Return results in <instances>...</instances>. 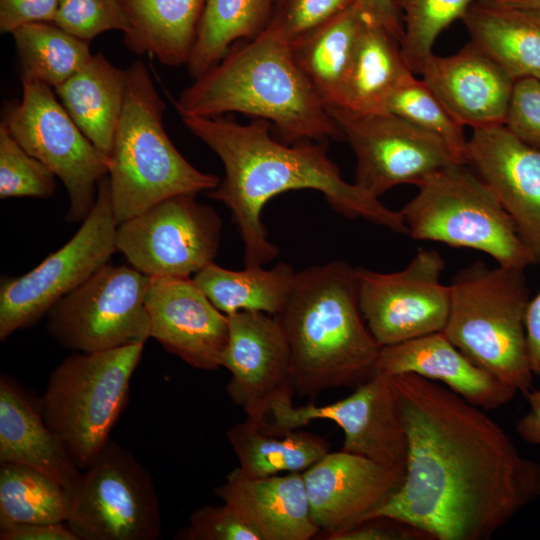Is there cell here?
<instances>
[{
    "mask_svg": "<svg viewBox=\"0 0 540 540\" xmlns=\"http://www.w3.org/2000/svg\"><path fill=\"white\" fill-rule=\"evenodd\" d=\"M392 378L408 439L405 476L368 519L393 518L433 540H487L540 499V463L486 410L416 374Z\"/></svg>",
    "mask_w": 540,
    "mask_h": 540,
    "instance_id": "cell-1",
    "label": "cell"
},
{
    "mask_svg": "<svg viewBox=\"0 0 540 540\" xmlns=\"http://www.w3.org/2000/svg\"><path fill=\"white\" fill-rule=\"evenodd\" d=\"M181 119L224 165L223 179L208 196L230 210L244 245L245 266H263L279 255L278 247L268 239L261 214L269 200L290 190L319 191L334 211L347 218L365 219L407 234L400 211L342 178L325 144L304 141L290 146L274 139L270 123L263 119L255 118L249 124L222 116Z\"/></svg>",
    "mask_w": 540,
    "mask_h": 540,
    "instance_id": "cell-2",
    "label": "cell"
},
{
    "mask_svg": "<svg viewBox=\"0 0 540 540\" xmlns=\"http://www.w3.org/2000/svg\"><path fill=\"white\" fill-rule=\"evenodd\" d=\"M181 116L239 112L274 124L292 145L342 134L325 103L297 65L291 43L272 20L245 44H234L214 67L174 101Z\"/></svg>",
    "mask_w": 540,
    "mask_h": 540,
    "instance_id": "cell-3",
    "label": "cell"
},
{
    "mask_svg": "<svg viewBox=\"0 0 540 540\" xmlns=\"http://www.w3.org/2000/svg\"><path fill=\"white\" fill-rule=\"evenodd\" d=\"M276 316L289 343L292 385L299 395L356 388L376 373L382 347L359 307L356 268L345 261L297 272Z\"/></svg>",
    "mask_w": 540,
    "mask_h": 540,
    "instance_id": "cell-4",
    "label": "cell"
},
{
    "mask_svg": "<svg viewBox=\"0 0 540 540\" xmlns=\"http://www.w3.org/2000/svg\"><path fill=\"white\" fill-rule=\"evenodd\" d=\"M125 73L123 110L108 172L118 225L164 199L209 192L220 182L191 165L168 137L163 126L166 106L146 65L136 60Z\"/></svg>",
    "mask_w": 540,
    "mask_h": 540,
    "instance_id": "cell-5",
    "label": "cell"
},
{
    "mask_svg": "<svg viewBox=\"0 0 540 540\" xmlns=\"http://www.w3.org/2000/svg\"><path fill=\"white\" fill-rule=\"evenodd\" d=\"M449 286L450 311L442 332L478 366L527 395L534 375L524 270L477 261L459 270Z\"/></svg>",
    "mask_w": 540,
    "mask_h": 540,
    "instance_id": "cell-6",
    "label": "cell"
},
{
    "mask_svg": "<svg viewBox=\"0 0 540 540\" xmlns=\"http://www.w3.org/2000/svg\"><path fill=\"white\" fill-rule=\"evenodd\" d=\"M416 186L399 210L412 239L475 249L510 268L537 263L494 192L468 164L452 163Z\"/></svg>",
    "mask_w": 540,
    "mask_h": 540,
    "instance_id": "cell-7",
    "label": "cell"
},
{
    "mask_svg": "<svg viewBox=\"0 0 540 540\" xmlns=\"http://www.w3.org/2000/svg\"><path fill=\"white\" fill-rule=\"evenodd\" d=\"M144 343L93 353L74 352L50 374L39 398L45 423L74 464L87 469L126 409Z\"/></svg>",
    "mask_w": 540,
    "mask_h": 540,
    "instance_id": "cell-8",
    "label": "cell"
},
{
    "mask_svg": "<svg viewBox=\"0 0 540 540\" xmlns=\"http://www.w3.org/2000/svg\"><path fill=\"white\" fill-rule=\"evenodd\" d=\"M110 181L104 176L95 204L75 235L40 264L0 283V340L36 324L64 296L109 263L117 251Z\"/></svg>",
    "mask_w": 540,
    "mask_h": 540,
    "instance_id": "cell-9",
    "label": "cell"
},
{
    "mask_svg": "<svg viewBox=\"0 0 540 540\" xmlns=\"http://www.w3.org/2000/svg\"><path fill=\"white\" fill-rule=\"evenodd\" d=\"M21 100L5 102L2 121L15 140L63 182L69 198L66 220L82 222L93 208L110 158L83 134L52 87L22 83Z\"/></svg>",
    "mask_w": 540,
    "mask_h": 540,
    "instance_id": "cell-10",
    "label": "cell"
},
{
    "mask_svg": "<svg viewBox=\"0 0 540 540\" xmlns=\"http://www.w3.org/2000/svg\"><path fill=\"white\" fill-rule=\"evenodd\" d=\"M70 490L66 521L79 540H156L162 532L155 485L112 438Z\"/></svg>",
    "mask_w": 540,
    "mask_h": 540,
    "instance_id": "cell-11",
    "label": "cell"
},
{
    "mask_svg": "<svg viewBox=\"0 0 540 540\" xmlns=\"http://www.w3.org/2000/svg\"><path fill=\"white\" fill-rule=\"evenodd\" d=\"M150 282L132 266L107 263L50 309V336L84 353L145 343L151 337Z\"/></svg>",
    "mask_w": 540,
    "mask_h": 540,
    "instance_id": "cell-12",
    "label": "cell"
},
{
    "mask_svg": "<svg viewBox=\"0 0 540 540\" xmlns=\"http://www.w3.org/2000/svg\"><path fill=\"white\" fill-rule=\"evenodd\" d=\"M222 224L219 214L194 194L175 195L119 224L116 247L151 278H189L214 262Z\"/></svg>",
    "mask_w": 540,
    "mask_h": 540,
    "instance_id": "cell-13",
    "label": "cell"
},
{
    "mask_svg": "<svg viewBox=\"0 0 540 540\" xmlns=\"http://www.w3.org/2000/svg\"><path fill=\"white\" fill-rule=\"evenodd\" d=\"M326 107L355 154L354 183L374 197L459 162L441 138L391 112Z\"/></svg>",
    "mask_w": 540,
    "mask_h": 540,
    "instance_id": "cell-14",
    "label": "cell"
},
{
    "mask_svg": "<svg viewBox=\"0 0 540 540\" xmlns=\"http://www.w3.org/2000/svg\"><path fill=\"white\" fill-rule=\"evenodd\" d=\"M444 259L420 250L402 270L356 268L358 302L371 334L390 346L442 332L450 311V286L441 281Z\"/></svg>",
    "mask_w": 540,
    "mask_h": 540,
    "instance_id": "cell-15",
    "label": "cell"
},
{
    "mask_svg": "<svg viewBox=\"0 0 540 540\" xmlns=\"http://www.w3.org/2000/svg\"><path fill=\"white\" fill-rule=\"evenodd\" d=\"M268 431L283 433L314 420H330L344 432L341 450L361 455L382 465L405 471L408 439L397 393L390 375L376 372L334 403L295 407L292 399L275 403Z\"/></svg>",
    "mask_w": 540,
    "mask_h": 540,
    "instance_id": "cell-16",
    "label": "cell"
},
{
    "mask_svg": "<svg viewBox=\"0 0 540 540\" xmlns=\"http://www.w3.org/2000/svg\"><path fill=\"white\" fill-rule=\"evenodd\" d=\"M229 339L221 367L231 373L227 393L247 419L266 430L272 406L292 399L291 353L277 316L257 311L228 315Z\"/></svg>",
    "mask_w": 540,
    "mask_h": 540,
    "instance_id": "cell-17",
    "label": "cell"
},
{
    "mask_svg": "<svg viewBox=\"0 0 540 540\" xmlns=\"http://www.w3.org/2000/svg\"><path fill=\"white\" fill-rule=\"evenodd\" d=\"M302 474L312 519L328 537L367 520L400 488L405 471L341 450Z\"/></svg>",
    "mask_w": 540,
    "mask_h": 540,
    "instance_id": "cell-18",
    "label": "cell"
},
{
    "mask_svg": "<svg viewBox=\"0 0 540 540\" xmlns=\"http://www.w3.org/2000/svg\"><path fill=\"white\" fill-rule=\"evenodd\" d=\"M151 337L169 353L200 370H217L229 339L228 315L192 278H151L146 298Z\"/></svg>",
    "mask_w": 540,
    "mask_h": 540,
    "instance_id": "cell-19",
    "label": "cell"
},
{
    "mask_svg": "<svg viewBox=\"0 0 540 540\" xmlns=\"http://www.w3.org/2000/svg\"><path fill=\"white\" fill-rule=\"evenodd\" d=\"M465 163L491 188L519 235L540 261V149L505 125L474 129Z\"/></svg>",
    "mask_w": 540,
    "mask_h": 540,
    "instance_id": "cell-20",
    "label": "cell"
},
{
    "mask_svg": "<svg viewBox=\"0 0 540 540\" xmlns=\"http://www.w3.org/2000/svg\"><path fill=\"white\" fill-rule=\"evenodd\" d=\"M418 74L462 126L505 124L515 81L472 41L453 55L432 54Z\"/></svg>",
    "mask_w": 540,
    "mask_h": 540,
    "instance_id": "cell-21",
    "label": "cell"
},
{
    "mask_svg": "<svg viewBox=\"0 0 540 540\" xmlns=\"http://www.w3.org/2000/svg\"><path fill=\"white\" fill-rule=\"evenodd\" d=\"M376 372L390 376L416 374L445 386L484 410L509 403L517 393L474 363L443 332L382 347Z\"/></svg>",
    "mask_w": 540,
    "mask_h": 540,
    "instance_id": "cell-22",
    "label": "cell"
},
{
    "mask_svg": "<svg viewBox=\"0 0 540 540\" xmlns=\"http://www.w3.org/2000/svg\"><path fill=\"white\" fill-rule=\"evenodd\" d=\"M214 492L263 540H308L320 531L311 516L302 472L250 478L237 467Z\"/></svg>",
    "mask_w": 540,
    "mask_h": 540,
    "instance_id": "cell-23",
    "label": "cell"
},
{
    "mask_svg": "<svg viewBox=\"0 0 540 540\" xmlns=\"http://www.w3.org/2000/svg\"><path fill=\"white\" fill-rule=\"evenodd\" d=\"M0 462L34 468L69 491L82 472L45 423L39 399L11 377H0Z\"/></svg>",
    "mask_w": 540,
    "mask_h": 540,
    "instance_id": "cell-24",
    "label": "cell"
},
{
    "mask_svg": "<svg viewBox=\"0 0 540 540\" xmlns=\"http://www.w3.org/2000/svg\"><path fill=\"white\" fill-rule=\"evenodd\" d=\"M471 41L514 81L540 75V15L504 0H476L461 19Z\"/></svg>",
    "mask_w": 540,
    "mask_h": 540,
    "instance_id": "cell-25",
    "label": "cell"
},
{
    "mask_svg": "<svg viewBox=\"0 0 540 540\" xmlns=\"http://www.w3.org/2000/svg\"><path fill=\"white\" fill-rule=\"evenodd\" d=\"M125 69L115 67L102 52L55 88L61 104L83 134L110 155L123 110Z\"/></svg>",
    "mask_w": 540,
    "mask_h": 540,
    "instance_id": "cell-26",
    "label": "cell"
},
{
    "mask_svg": "<svg viewBox=\"0 0 540 540\" xmlns=\"http://www.w3.org/2000/svg\"><path fill=\"white\" fill-rule=\"evenodd\" d=\"M128 50L150 54L170 67L185 65L195 42L206 0H123Z\"/></svg>",
    "mask_w": 540,
    "mask_h": 540,
    "instance_id": "cell-27",
    "label": "cell"
},
{
    "mask_svg": "<svg viewBox=\"0 0 540 540\" xmlns=\"http://www.w3.org/2000/svg\"><path fill=\"white\" fill-rule=\"evenodd\" d=\"M413 75L400 42L366 17L337 106L359 113L385 111L391 94Z\"/></svg>",
    "mask_w": 540,
    "mask_h": 540,
    "instance_id": "cell-28",
    "label": "cell"
},
{
    "mask_svg": "<svg viewBox=\"0 0 540 540\" xmlns=\"http://www.w3.org/2000/svg\"><path fill=\"white\" fill-rule=\"evenodd\" d=\"M366 16L358 4L291 43L293 57L326 106H337Z\"/></svg>",
    "mask_w": 540,
    "mask_h": 540,
    "instance_id": "cell-29",
    "label": "cell"
},
{
    "mask_svg": "<svg viewBox=\"0 0 540 540\" xmlns=\"http://www.w3.org/2000/svg\"><path fill=\"white\" fill-rule=\"evenodd\" d=\"M296 273L284 262L270 269L245 266L243 270H231L211 262L192 279L226 315L257 311L276 316L288 301Z\"/></svg>",
    "mask_w": 540,
    "mask_h": 540,
    "instance_id": "cell-30",
    "label": "cell"
},
{
    "mask_svg": "<svg viewBox=\"0 0 540 540\" xmlns=\"http://www.w3.org/2000/svg\"><path fill=\"white\" fill-rule=\"evenodd\" d=\"M226 435L239 461L238 468L250 478L303 472L329 452L328 442L320 436L297 429L268 432L247 418Z\"/></svg>",
    "mask_w": 540,
    "mask_h": 540,
    "instance_id": "cell-31",
    "label": "cell"
},
{
    "mask_svg": "<svg viewBox=\"0 0 540 540\" xmlns=\"http://www.w3.org/2000/svg\"><path fill=\"white\" fill-rule=\"evenodd\" d=\"M275 0H206L195 42L186 62L196 79L244 39H252L270 23Z\"/></svg>",
    "mask_w": 540,
    "mask_h": 540,
    "instance_id": "cell-32",
    "label": "cell"
},
{
    "mask_svg": "<svg viewBox=\"0 0 540 540\" xmlns=\"http://www.w3.org/2000/svg\"><path fill=\"white\" fill-rule=\"evenodd\" d=\"M21 83L39 82L57 88L92 57L89 42L50 22L31 23L12 32Z\"/></svg>",
    "mask_w": 540,
    "mask_h": 540,
    "instance_id": "cell-33",
    "label": "cell"
},
{
    "mask_svg": "<svg viewBox=\"0 0 540 540\" xmlns=\"http://www.w3.org/2000/svg\"><path fill=\"white\" fill-rule=\"evenodd\" d=\"M70 491L46 474L20 464L1 463L0 527L66 522Z\"/></svg>",
    "mask_w": 540,
    "mask_h": 540,
    "instance_id": "cell-34",
    "label": "cell"
},
{
    "mask_svg": "<svg viewBox=\"0 0 540 540\" xmlns=\"http://www.w3.org/2000/svg\"><path fill=\"white\" fill-rule=\"evenodd\" d=\"M476 0H395L404 25L400 42L402 55L415 74L433 54L439 35L457 19H462Z\"/></svg>",
    "mask_w": 540,
    "mask_h": 540,
    "instance_id": "cell-35",
    "label": "cell"
},
{
    "mask_svg": "<svg viewBox=\"0 0 540 540\" xmlns=\"http://www.w3.org/2000/svg\"><path fill=\"white\" fill-rule=\"evenodd\" d=\"M385 111L438 136L454 157L465 163L468 139L462 126L447 110L432 89L414 75L389 97Z\"/></svg>",
    "mask_w": 540,
    "mask_h": 540,
    "instance_id": "cell-36",
    "label": "cell"
},
{
    "mask_svg": "<svg viewBox=\"0 0 540 540\" xmlns=\"http://www.w3.org/2000/svg\"><path fill=\"white\" fill-rule=\"evenodd\" d=\"M56 191V175L30 155L0 124V198L47 199Z\"/></svg>",
    "mask_w": 540,
    "mask_h": 540,
    "instance_id": "cell-37",
    "label": "cell"
},
{
    "mask_svg": "<svg viewBox=\"0 0 540 540\" xmlns=\"http://www.w3.org/2000/svg\"><path fill=\"white\" fill-rule=\"evenodd\" d=\"M52 23L87 42L110 30L125 33L129 27L123 0H60Z\"/></svg>",
    "mask_w": 540,
    "mask_h": 540,
    "instance_id": "cell-38",
    "label": "cell"
},
{
    "mask_svg": "<svg viewBox=\"0 0 540 540\" xmlns=\"http://www.w3.org/2000/svg\"><path fill=\"white\" fill-rule=\"evenodd\" d=\"M178 540H263L261 534L231 505H206L192 512Z\"/></svg>",
    "mask_w": 540,
    "mask_h": 540,
    "instance_id": "cell-39",
    "label": "cell"
},
{
    "mask_svg": "<svg viewBox=\"0 0 540 540\" xmlns=\"http://www.w3.org/2000/svg\"><path fill=\"white\" fill-rule=\"evenodd\" d=\"M356 3L357 0H283L271 20L293 42Z\"/></svg>",
    "mask_w": 540,
    "mask_h": 540,
    "instance_id": "cell-40",
    "label": "cell"
},
{
    "mask_svg": "<svg viewBox=\"0 0 540 540\" xmlns=\"http://www.w3.org/2000/svg\"><path fill=\"white\" fill-rule=\"evenodd\" d=\"M525 143L540 149V79L515 81L504 124Z\"/></svg>",
    "mask_w": 540,
    "mask_h": 540,
    "instance_id": "cell-41",
    "label": "cell"
},
{
    "mask_svg": "<svg viewBox=\"0 0 540 540\" xmlns=\"http://www.w3.org/2000/svg\"><path fill=\"white\" fill-rule=\"evenodd\" d=\"M327 540H433L426 532L393 518L378 516L330 535Z\"/></svg>",
    "mask_w": 540,
    "mask_h": 540,
    "instance_id": "cell-42",
    "label": "cell"
},
{
    "mask_svg": "<svg viewBox=\"0 0 540 540\" xmlns=\"http://www.w3.org/2000/svg\"><path fill=\"white\" fill-rule=\"evenodd\" d=\"M60 0H0V32L10 33L21 26L52 23Z\"/></svg>",
    "mask_w": 540,
    "mask_h": 540,
    "instance_id": "cell-43",
    "label": "cell"
},
{
    "mask_svg": "<svg viewBox=\"0 0 540 540\" xmlns=\"http://www.w3.org/2000/svg\"><path fill=\"white\" fill-rule=\"evenodd\" d=\"M1 540H79L66 522L11 524L0 527Z\"/></svg>",
    "mask_w": 540,
    "mask_h": 540,
    "instance_id": "cell-44",
    "label": "cell"
},
{
    "mask_svg": "<svg viewBox=\"0 0 540 540\" xmlns=\"http://www.w3.org/2000/svg\"><path fill=\"white\" fill-rule=\"evenodd\" d=\"M357 4L369 20L386 29L401 42L404 25L395 0H357Z\"/></svg>",
    "mask_w": 540,
    "mask_h": 540,
    "instance_id": "cell-45",
    "label": "cell"
},
{
    "mask_svg": "<svg viewBox=\"0 0 540 540\" xmlns=\"http://www.w3.org/2000/svg\"><path fill=\"white\" fill-rule=\"evenodd\" d=\"M526 335L531 370L534 376L540 378V289L528 304Z\"/></svg>",
    "mask_w": 540,
    "mask_h": 540,
    "instance_id": "cell-46",
    "label": "cell"
},
{
    "mask_svg": "<svg viewBox=\"0 0 540 540\" xmlns=\"http://www.w3.org/2000/svg\"><path fill=\"white\" fill-rule=\"evenodd\" d=\"M526 397L529 408L517 421L516 431L525 442L540 446V389L531 390Z\"/></svg>",
    "mask_w": 540,
    "mask_h": 540,
    "instance_id": "cell-47",
    "label": "cell"
},
{
    "mask_svg": "<svg viewBox=\"0 0 540 540\" xmlns=\"http://www.w3.org/2000/svg\"><path fill=\"white\" fill-rule=\"evenodd\" d=\"M505 2L540 15V0H504Z\"/></svg>",
    "mask_w": 540,
    "mask_h": 540,
    "instance_id": "cell-48",
    "label": "cell"
},
{
    "mask_svg": "<svg viewBox=\"0 0 540 540\" xmlns=\"http://www.w3.org/2000/svg\"><path fill=\"white\" fill-rule=\"evenodd\" d=\"M538 78L540 79V75L538 76Z\"/></svg>",
    "mask_w": 540,
    "mask_h": 540,
    "instance_id": "cell-49",
    "label": "cell"
}]
</instances>
